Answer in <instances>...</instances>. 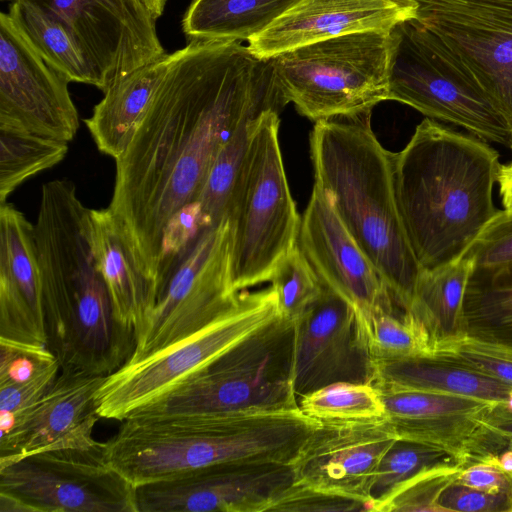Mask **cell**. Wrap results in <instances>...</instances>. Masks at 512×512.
<instances>
[{"mask_svg": "<svg viewBox=\"0 0 512 512\" xmlns=\"http://www.w3.org/2000/svg\"><path fill=\"white\" fill-rule=\"evenodd\" d=\"M91 237L93 252L115 317L134 329L137 335L156 303L154 287L137 265L109 207L91 209Z\"/></svg>", "mask_w": 512, "mask_h": 512, "instance_id": "obj_23", "label": "cell"}, {"mask_svg": "<svg viewBox=\"0 0 512 512\" xmlns=\"http://www.w3.org/2000/svg\"><path fill=\"white\" fill-rule=\"evenodd\" d=\"M34 236L48 348L61 369L109 376L133 355L136 332L115 317L92 248L91 209L71 180L43 184Z\"/></svg>", "mask_w": 512, "mask_h": 512, "instance_id": "obj_2", "label": "cell"}, {"mask_svg": "<svg viewBox=\"0 0 512 512\" xmlns=\"http://www.w3.org/2000/svg\"><path fill=\"white\" fill-rule=\"evenodd\" d=\"M171 54L118 77L103 91L92 115L84 119L92 139L103 154L117 159L130 143L160 82Z\"/></svg>", "mask_w": 512, "mask_h": 512, "instance_id": "obj_24", "label": "cell"}, {"mask_svg": "<svg viewBox=\"0 0 512 512\" xmlns=\"http://www.w3.org/2000/svg\"><path fill=\"white\" fill-rule=\"evenodd\" d=\"M483 425L494 436L506 442L512 438V410L500 404L494 406L485 416Z\"/></svg>", "mask_w": 512, "mask_h": 512, "instance_id": "obj_44", "label": "cell"}, {"mask_svg": "<svg viewBox=\"0 0 512 512\" xmlns=\"http://www.w3.org/2000/svg\"><path fill=\"white\" fill-rule=\"evenodd\" d=\"M396 46L391 31H362L307 44L271 59L285 105L312 122L356 115L389 100Z\"/></svg>", "mask_w": 512, "mask_h": 512, "instance_id": "obj_8", "label": "cell"}, {"mask_svg": "<svg viewBox=\"0 0 512 512\" xmlns=\"http://www.w3.org/2000/svg\"><path fill=\"white\" fill-rule=\"evenodd\" d=\"M9 15L39 55L69 82L101 88V82L81 45L55 16L27 0H14Z\"/></svg>", "mask_w": 512, "mask_h": 512, "instance_id": "obj_29", "label": "cell"}, {"mask_svg": "<svg viewBox=\"0 0 512 512\" xmlns=\"http://www.w3.org/2000/svg\"><path fill=\"white\" fill-rule=\"evenodd\" d=\"M319 421L301 410L133 415L105 442L109 464L134 487L211 465L291 463Z\"/></svg>", "mask_w": 512, "mask_h": 512, "instance_id": "obj_5", "label": "cell"}, {"mask_svg": "<svg viewBox=\"0 0 512 512\" xmlns=\"http://www.w3.org/2000/svg\"><path fill=\"white\" fill-rule=\"evenodd\" d=\"M500 167L498 152L485 141L430 118L394 153L397 207L422 269L464 257L494 219Z\"/></svg>", "mask_w": 512, "mask_h": 512, "instance_id": "obj_3", "label": "cell"}, {"mask_svg": "<svg viewBox=\"0 0 512 512\" xmlns=\"http://www.w3.org/2000/svg\"><path fill=\"white\" fill-rule=\"evenodd\" d=\"M411 0H299L266 29L249 49L263 59L321 40L362 31H391L414 19Z\"/></svg>", "mask_w": 512, "mask_h": 512, "instance_id": "obj_21", "label": "cell"}, {"mask_svg": "<svg viewBox=\"0 0 512 512\" xmlns=\"http://www.w3.org/2000/svg\"><path fill=\"white\" fill-rule=\"evenodd\" d=\"M68 143L0 129V204L23 182L61 162Z\"/></svg>", "mask_w": 512, "mask_h": 512, "instance_id": "obj_30", "label": "cell"}, {"mask_svg": "<svg viewBox=\"0 0 512 512\" xmlns=\"http://www.w3.org/2000/svg\"><path fill=\"white\" fill-rule=\"evenodd\" d=\"M69 81L28 42L9 13L0 15V129L70 142L79 116Z\"/></svg>", "mask_w": 512, "mask_h": 512, "instance_id": "obj_13", "label": "cell"}, {"mask_svg": "<svg viewBox=\"0 0 512 512\" xmlns=\"http://www.w3.org/2000/svg\"><path fill=\"white\" fill-rule=\"evenodd\" d=\"M105 378L60 369L34 404L0 415V464L48 447L94 442L93 430L101 419L95 397Z\"/></svg>", "mask_w": 512, "mask_h": 512, "instance_id": "obj_19", "label": "cell"}, {"mask_svg": "<svg viewBox=\"0 0 512 512\" xmlns=\"http://www.w3.org/2000/svg\"><path fill=\"white\" fill-rule=\"evenodd\" d=\"M299 0H193L182 29L191 41H248Z\"/></svg>", "mask_w": 512, "mask_h": 512, "instance_id": "obj_27", "label": "cell"}, {"mask_svg": "<svg viewBox=\"0 0 512 512\" xmlns=\"http://www.w3.org/2000/svg\"><path fill=\"white\" fill-rule=\"evenodd\" d=\"M0 339L47 345L34 223L0 204Z\"/></svg>", "mask_w": 512, "mask_h": 512, "instance_id": "obj_22", "label": "cell"}, {"mask_svg": "<svg viewBox=\"0 0 512 512\" xmlns=\"http://www.w3.org/2000/svg\"><path fill=\"white\" fill-rule=\"evenodd\" d=\"M393 33L389 100L460 126L485 142L512 147V122L433 33L415 19L399 23Z\"/></svg>", "mask_w": 512, "mask_h": 512, "instance_id": "obj_9", "label": "cell"}, {"mask_svg": "<svg viewBox=\"0 0 512 512\" xmlns=\"http://www.w3.org/2000/svg\"><path fill=\"white\" fill-rule=\"evenodd\" d=\"M297 245L323 285L353 306L363 331L374 313L396 312L387 285L316 182L301 216Z\"/></svg>", "mask_w": 512, "mask_h": 512, "instance_id": "obj_17", "label": "cell"}, {"mask_svg": "<svg viewBox=\"0 0 512 512\" xmlns=\"http://www.w3.org/2000/svg\"><path fill=\"white\" fill-rule=\"evenodd\" d=\"M58 18L74 35L101 82L154 61L165 51L155 24L137 21L108 0H27Z\"/></svg>", "mask_w": 512, "mask_h": 512, "instance_id": "obj_20", "label": "cell"}, {"mask_svg": "<svg viewBox=\"0 0 512 512\" xmlns=\"http://www.w3.org/2000/svg\"><path fill=\"white\" fill-rule=\"evenodd\" d=\"M138 2L157 20L164 11L166 0H138Z\"/></svg>", "mask_w": 512, "mask_h": 512, "instance_id": "obj_48", "label": "cell"}, {"mask_svg": "<svg viewBox=\"0 0 512 512\" xmlns=\"http://www.w3.org/2000/svg\"><path fill=\"white\" fill-rule=\"evenodd\" d=\"M272 511H368V508L360 501L314 490L294 483L288 492L273 507Z\"/></svg>", "mask_w": 512, "mask_h": 512, "instance_id": "obj_40", "label": "cell"}, {"mask_svg": "<svg viewBox=\"0 0 512 512\" xmlns=\"http://www.w3.org/2000/svg\"><path fill=\"white\" fill-rule=\"evenodd\" d=\"M60 369L57 360L26 382L0 387V415L15 414L34 404L54 383Z\"/></svg>", "mask_w": 512, "mask_h": 512, "instance_id": "obj_42", "label": "cell"}, {"mask_svg": "<svg viewBox=\"0 0 512 512\" xmlns=\"http://www.w3.org/2000/svg\"><path fill=\"white\" fill-rule=\"evenodd\" d=\"M118 9L132 17L133 19L145 24H155L156 20L151 14L138 2V0H108Z\"/></svg>", "mask_w": 512, "mask_h": 512, "instance_id": "obj_45", "label": "cell"}, {"mask_svg": "<svg viewBox=\"0 0 512 512\" xmlns=\"http://www.w3.org/2000/svg\"><path fill=\"white\" fill-rule=\"evenodd\" d=\"M3 1H14V0H3Z\"/></svg>", "mask_w": 512, "mask_h": 512, "instance_id": "obj_50", "label": "cell"}, {"mask_svg": "<svg viewBox=\"0 0 512 512\" xmlns=\"http://www.w3.org/2000/svg\"><path fill=\"white\" fill-rule=\"evenodd\" d=\"M298 400L301 412L319 422L385 418L383 401L372 383L338 382L305 394Z\"/></svg>", "mask_w": 512, "mask_h": 512, "instance_id": "obj_31", "label": "cell"}, {"mask_svg": "<svg viewBox=\"0 0 512 512\" xmlns=\"http://www.w3.org/2000/svg\"><path fill=\"white\" fill-rule=\"evenodd\" d=\"M373 368L372 382L465 396L512 410V386L449 359L421 356L373 360Z\"/></svg>", "mask_w": 512, "mask_h": 512, "instance_id": "obj_25", "label": "cell"}, {"mask_svg": "<svg viewBox=\"0 0 512 512\" xmlns=\"http://www.w3.org/2000/svg\"><path fill=\"white\" fill-rule=\"evenodd\" d=\"M231 249L228 216L202 231L137 333L136 348L129 360L172 346L237 303L240 292L232 286Z\"/></svg>", "mask_w": 512, "mask_h": 512, "instance_id": "obj_12", "label": "cell"}, {"mask_svg": "<svg viewBox=\"0 0 512 512\" xmlns=\"http://www.w3.org/2000/svg\"><path fill=\"white\" fill-rule=\"evenodd\" d=\"M372 384L384 404V421L397 439L442 450L463 468L489 463L506 446L483 425L497 403L382 382Z\"/></svg>", "mask_w": 512, "mask_h": 512, "instance_id": "obj_15", "label": "cell"}, {"mask_svg": "<svg viewBox=\"0 0 512 512\" xmlns=\"http://www.w3.org/2000/svg\"><path fill=\"white\" fill-rule=\"evenodd\" d=\"M373 360H396L431 356L429 339L407 313H374L364 329Z\"/></svg>", "mask_w": 512, "mask_h": 512, "instance_id": "obj_34", "label": "cell"}, {"mask_svg": "<svg viewBox=\"0 0 512 512\" xmlns=\"http://www.w3.org/2000/svg\"><path fill=\"white\" fill-rule=\"evenodd\" d=\"M371 115L368 111L314 123L309 136L314 182L405 312L422 268L397 207L394 153L377 139Z\"/></svg>", "mask_w": 512, "mask_h": 512, "instance_id": "obj_4", "label": "cell"}, {"mask_svg": "<svg viewBox=\"0 0 512 512\" xmlns=\"http://www.w3.org/2000/svg\"><path fill=\"white\" fill-rule=\"evenodd\" d=\"M474 267H495L512 260V209L499 210L472 244Z\"/></svg>", "mask_w": 512, "mask_h": 512, "instance_id": "obj_39", "label": "cell"}, {"mask_svg": "<svg viewBox=\"0 0 512 512\" xmlns=\"http://www.w3.org/2000/svg\"><path fill=\"white\" fill-rule=\"evenodd\" d=\"M279 125L278 111L261 114L229 201L231 279L238 293L270 281L297 243L301 216L285 173Z\"/></svg>", "mask_w": 512, "mask_h": 512, "instance_id": "obj_7", "label": "cell"}, {"mask_svg": "<svg viewBox=\"0 0 512 512\" xmlns=\"http://www.w3.org/2000/svg\"><path fill=\"white\" fill-rule=\"evenodd\" d=\"M261 114L246 118L233 131L211 165L197 199L211 226L227 216L231 194Z\"/></svg>", "mask_w": 512, "mask_h": 512, "instance_id": "obj_33", "label": "cell"}, {"mask_svg": "<svg viewBox=\"0 0 512 512\" xmlns=\"http://www.w3.org/2000/svg\"><path fill=\"white\" fill-rule=\"evenodd\" d=\"M505 443H506V446H505V447H507V448H511V449H512V438H511V439L506 440V442H505Z\"/></svg>", "mask_w": 512, "mask_h": 512, "instance_id": "obj_49", "label": "cell"}, {"mask_svg": "<svg viewBox=\"0 0 512 512\" xmlns=\"http://www.w3.org/2000/svg\"><path fill=\"white\" fill-rule=\"evenodd\" d=\"M57 360L47 345L0 339V387L26 382Z\"/></svg>", "mask_w": 512, "mask_h": 512, "instance_id": "obj_38", "label": "cell"}, {"mask_svg": "<svg viewBox=\"0 0 512 512\" xmlns=\"http://www.w3.org/2000/svg\"><path fill=\"white\" fill-rule=\"evenodd\" d=\"M463 317L468 336L512 347V260L473 268L464 294Z\"/></svg>", "mask_w": 512, "mask_h": 512, "instance_id": "obj_28", "label": "cell"}, {"mask_svg": "<svg viewBox=\"0 0 512 512\" xmlns=\"http://www.w3.org/2000/svg\"><path fill=\"white\" fill-rule=\"evenodd\" d=\"M455 482L490 494L505 493L512 497V475L493 464H471L458 473Z\"/></svg>", "mask_w": 512, "mask_h": 512, "instance_id": "obj_43", "label": "cell"}, {"mask_svg": "<svg viewBox=\"0 0 512 512\" xmlns=\"http://www.w3.org/2000/svg\"><path fill=\"white\" fill-rule=\"evenodd\" d=\"M286 105L271 59L236 41H191L173 53L139 126L115 159L108 206L158 295L162 232L196 201L222 145L248 117Z\"/></svg>", "mask_w": 512, "mask_h": 512, "instance_id": "obj_1", "label": "cell"}, {"mask_svg": "<svg viewBox=\"0 0 512 512\" xmlns=\"http://www.w3.org/2000/svg\"><path fill=\"white\" fill-rule=\"evenodd\" d=\"M490 464L512 475V449L505 447Z\"/></svg>", "mask_w": 512, "mask_h": 512, "instance_id": "obj_47", "label": "cell"}, {"mask_svg": "<svg viewBox=\"0 0 512 512\" xmlns=\"http://www.w3.org/2000/svg\"><path fill=\"white\" fill-rule=\"evenodd\" d=\"M443 465L461 466L442 450L397 439L378 465L370 491V511L381 512L384 505L406 482L428 469Z\"/></svg>", "mask_w": 512, "mask_h": 512, "instance_id": "obj_32", "label": "cell"}, {"mask_svg": "<svg viewBox=\"0 0 512 512\" xmlns=\"http://www.w3.org/2000/svg\"><path fill=\"white\" fill-rule=\"evenodd\" d=\"M280 315L272 286L241 291L232 308L203 328L166 349L129 360L107 376L95 397L99 417L123 421Z\"/></svg>", "mask_w": 512, "mask_h": 512, "instance_id": "obj_11", "label": "cell"}, {"mask_svg": "<svg viewBox=\"0 0 512 512\" xmlns=\"http://www.w3.org/2000/svg\"><path fill=\"white\" fill-rule=\"evenodd\" d=\"M0 512H137L105 442L48 447L0 464Z\"/></svg>", "mask_w": 512, "mask_h": 512, "instance_id": "obj_10", "label": "cell"}, {"mask_svg": "<svg viewBox=\"0 0 512 512\" xmlns=\"http://www.w3.org/2000/svg\"><path fill=\"white\" fill-rule=\"evenodd\" d=\"M295 483L291 463L228 462L135 487L137 512H264Z\"/></svg>", "mask_w": 512, "mask_h": 512, "instance_id": "obj_14", "label": "cell"}, {"mask_svg": "<svg viewBox=\"0 0 512 512\" xmlns=\"http://www.w3.org/2000/svg\"><path fill=\"white\" fill-rule=\"evenodd\" d=\"M438 504L444 512H512V497L490 494L453 482L441 493Z\"/></svg>", "mask_w": 512, "mask_h": 512, "instance_id": "obj_41", "label": "cell"}, {"mask_svg": "<svg viewBox=\"0 0 512 512\" xmlns=\"http://www.w3.org/2000/svg\"><path fill=\"white\" fill-rule=\"evenodd\" d=\"M432 356L455 361L512 386V347L464 334L436 344Z\"/></svg>", "mask_w": 512, "mask_h": 512, "instance_id": "obj_36", "label": "cell"}, {"mask_svg": "<svg viewBox=\"0 0 512 512\" xmlns=\"http://www.w3.org/2000/svg\"><path fill=\"white\" fill-rule=\"evenodd\" d=\"M473 268V259L464 256L437 269L421 270L405 313L426 333L431 351L444 340L466 334L463 300Z\"/></svg>", "mask_w": 512, "mask_h": 512, "instance_id": "obj_26", "label": "cell"}, {"mask_svg": "<svg viewBox=\"0 0 512 512\" xmlns=\"http://www.w3.org/2000/svg\"><path fill=\"white\" fill-rule=\"evenodd\" d=\"M462 469L459 465H443L420 473L399 488L381 512H444L438 504L439 497Z\"/></svg>", "mask_w": 512, "mask_h": 512, "instance_id": "obj_37", "label": "cell"}, {"mask_svg": "<svg viewBox=\"0 0 512 512\" xmlns=\"http://www.w3.org/2000/svg\"><path fill=\"white\" fill-rule=\"evenodd\" d=\"M294 338V320L280 315L130 416L298 409L292 380Z\"/></svg>", "mask_w": 512, "mask_h": 512, "instance_id": "obj_6", "label": "cell"}, {"mask_svg": "<svg viewBox=\"0 0 512 512\" xmlns=\"http://www.w3.org/2000/svg\"><path fill=\"white\" fill-rule=\"evenodd\" d=\"M397 437L384 419L319 422L291 462L295 484L364 503L378 465Z\"/></svg>", "mask_w": 512, "mask_h": 512, "instance_id": "obj_18", "label": "cell"}, {"mask_svg": "<svg viewBox=\"0 0 512 512\" xmlns=\"http://www.w3.org/2000/svg\"><path fill=\"white\" fill-rule=\"evenodd\" d=\"M281 316L296 319L324 290L317 273L296 245L284 256L271 278Z\"/></svg>", "mask_w": 512, "mask_h": 512, "instance_id": "obj_35", "label": "cell"}, {"mask_svg": "<svg viewBox=\"0 0 512 512\" xmlns=\"http://www.w3.org/2000/svg\"><path fill=\"white\" fill-rule=\"evenodd\" d=\"M497 182L505 209H512V161L501 165Z\"/></svg>", "mask_w": 512, "mask_h": 512, "instance_id": "obj_46", "label": "cell"}, {"mask_svg": "<svg viewBox=\"0 0 512 512\" xmlns=\"http://www.w3.org/2000/svg\"><path fill=\"white\" fill-rule=\"evenodd\" d=\"M292 380L297 398L338 382L371 383L373 359L353 306L324 286L294 319Z\"/></svg>", "mask_w": 512, "mask_h": 512, "instance_id": "obj_16", "label": "cell"}]
</instances>
